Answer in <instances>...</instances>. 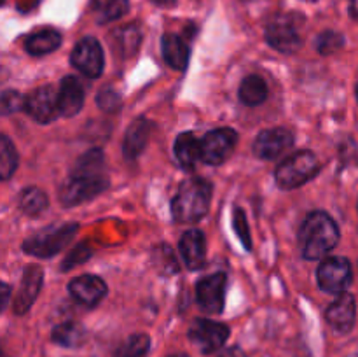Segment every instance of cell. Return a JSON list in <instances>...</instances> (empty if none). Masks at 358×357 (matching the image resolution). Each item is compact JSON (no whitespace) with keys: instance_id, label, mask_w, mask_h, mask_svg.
Returning <instances> with one entry per match:
<instances>
[{"instance_id":"24","label":"cell","mask_w":358,"mask_h":357,"mask_svg":"<svg viewBox=\"0 0 358 357\" xmlns=\"http://www.w3.org/2000/svg\"><path fill=\"white\" fill-rule=\"evenodd\" d=\"M84 338H86V329L79 322H63L52 329V342L66 349H76L83 345Z\"/></svg>"},{"instance_id":"19","label":"cell","mask_w":358,"mask_h":357,"mask_svg":"<svg viewBox=\"0 0 358 357\" xmlns=\"http://www.w3.org/2000/svg\"><path fill=\"white\" fill-rule=\"evenodd\" d=\"M150 130H152V125L147 119H135L129 125V128L126 130L124 144H122V153H124L126 160L133 161L142 154L149 142Z\"/></svg>"},{"instance_id":"31","label":"cell","mask_w":358,"mask_h":357,"mask_svg":"<svg viewBox=\"0 0 358 357\" xmlns=\"http://www.w3.org/2000/svg\"><path fill=\"white\" fill-rule=\"evenodd\" d=\"M233 224L234 230H236V234L240 237L241 244L247 251H252V237H250V230H248L247 224V217H245V212L241 209H234L233 212Z\"/></svg>"},{"instance_id":"11","label":"cell","mask_w":358,"mask_h":357,"mask_svg":"<svg viewBox=\"0 0 358 357\" xmlns=\"http://www.w3.org/2000/svg\"><path fill=\"white\" fill-rule=\"evenodd\" d=\"M226 273L205 276L196 284V301L206 314H220L226 301Z\"/></svg>"},{"instance_id":"5","label":"cell","mask_w":358,"mask_h":357,"mask_svg":"<svg viewBox=\"0 0 358 357\" xmlns=\"http://www.w3.org/2000/svg\"><path fill=\"white\" fill-rule=\"evenodd\" d=\"M229 338V328L210 318H196L189 329V340L201 354H212L224 346Z\"/></svg>"},{"instance_id":"8","label":"cell","mask_w":358,"mask_h":357,"mask_svg":"<svg viewBox=\"0 0 358 357\" xmlns=\"http://www.w3.org/2000/svg\"><path fill=\"white\" fill-rule=\"evenodd\" d=\"M266 41L273 49L285 55H292L303 46L299 28L290 16H280L273 20L266 28Z\"/></svg>"},{"instance_id":"33","label":"cell","mask_w":358,"mask_h":357,"mask_svg":"<svg viewBox=\"0 0 358 357\" xmlns=\"http://www.w3.org/2000/svg\"><path fill=\"white\" fill-rule=\"evenodd\" d=\"M96 104L100 105L103 111H117L121 107V98L114 90H101L100 94L96 97Z\"/></svg>"},{"instance_id":"35","label":"cell","mask_w":358,"mask_h":357,"mask_svg":"<svg viewBox=\"0 0 358 357\" xmlns=\"http://www.w3.org/2000/svg\"><path fill=\"white\" fill-rule=\"evenodd\" d=\"M350 13H352V16L358 20V0H352V4H350Z\"/></svg>"},{"instance_id":"2","label":"cell","mask_w":358,"mask_h":357,"mask_svg":"<svg viewBox=\"0 0 358 357\" xmlns=\"http://www.w3.org/2000/svg\"><path fill=\"white\" fill-rule=\"evenodd\" d=\"M301 248L306 259H322L339 241V227L327 212L315 210L304 220L299 233Z\"/></svg>"},{"instance_id":"13","label":"cell","mask_w":358,"mask_h":357,"mask_svg":"<svg viewBox=\"0 0 358 357\" xmlns=\"http://www.w3.org/2000/svg\"><path fill=\"white\" fill-rule=\"evenodd\" d=\"M294 146V135L285 128L264 130L254 142V153L262 160H275Z\"/></svg>"},{"instance_id":"9","label":"cell","mask_w":358,"mask_h":357,"mask_svg":"<svg viewBox=\"0 0 358 357\" xmlns=\"http://www.w3.org/2000/svg\"><path fill=\"white\" fill-rule=\"evenodd\" d=\"M238 133L231 128H217L201 139V161L206 164H220L233 153Z\"/></svg>"},{"instance_id":"18","label":"cell","mask_w":358,"mask_h":357,"mask_svg":"<svg viewBox=\"0 0 358 357\" xmlns=\"http://www.w3.org/2000/svg\"><path fill=\"white\" fill-rule=\"evenodd\" d=\"M58 100H59V111H62V115H66V118L76 115L77 112L83 108L84 88L77 77L73 76L63 77L58 90Z\"/></svg>"},{"instance_id":"28","label":"cell","mask_w":358,"mask_h":357,"mask_svg":"<svg viewBox=\"0 0 358 357\" xmlns=\"http://www.w3.org/2000/svg\"><path fill=\"white\" fill-rule=\"evenodd\" d=\"M150 338L143 332L138 335H131L117 350H115L114 357H145L149 352Z\"/></svg>"},{"instance_id":"14","label":"cell","mask_w":358,"mask_h":357,"mask_svg":"<svg viewBox=\"0 0 358 357\" xmlns=\"http://www.w3.org/2000/svg\"><path fill=\"white\" fill-rule=\"evenodd\" d=\"M69 293L77 303L96 307L107 294V284L96 275H80L69 284Z\"/></svg>"},{"instance_id":"36","label":"cell","mask_w":358,"mask_h":357,"mask_svg":"<svg viewBox=\"0 0 358 357\" xmlns=\"http://www.w3.org/2000/svg\"><path fill=\"white\" fill-rule=\"evenodd\" d=\"M157 4H163V6H166V4H173L175 0H156Z\"/></svg>"},{"instance_id":"10","label":"cell","mask_w":358,"mask_h":357,"mask_svg":"<svg viewBox=\"0 0 358 357\" xmlns=\"http://www.w3.org/2000/svg\"><path fill=\"white\" fill-rule=\"evenodd\" d=\"M318 286L329 294H343L352 282V266L346 258H329L318 266Z\"/></svg>"},{"instance_id":"16","label":"cell","mask_w":358,"mask_h":357,"mask_svg":"<svg viewBox=\"0 0 358 357\" xmlns=\"http://www.w3.org/2000/svg\"><path fill=\"white\" fill-rule=\"evenodd\" d=\"M42 280H44V273H42L41 266H30V268L24 270L20 290H17L16 298H14V312L17 315L30 310L31 303L35 301L42 287Z\"/></svg>"},{"instance_id":"38","label":"cell","mask_w":358,"mask_h":357,"mask_svg":"<svg viewBox=\"0 0 358 357\" xmlns=\"http://www.w3.org/2000/svg\"><path fill=\"white\" fill-rule=\"evenodd\" d=\"M350 357H358V354H352V356H350Z\"/></svg>"},{"instance_id":"4","label":"cell","mask_w":358,"mask_h":357,"mask_svg":"<svg viewBox=\"0 0 358 357\" xmlns=\"http://www.w3.org/2000/svg\"><path fill=\"white\" fill-rule=\"evenodd\" d=\"M320 172V161L311 150H299L280 163L276 168V184L282 189H296L306 184Z\"/></svg>"},{"instance_id":"22","label":"cell","mask_w":358,"mask_h":357,"mask_svg":"<svg viewBox=\"0 0 358 357\" xmlns=\"http://www.w3.org/2000/svg\"><path fill=\"white\" fill-rule=\"evenodd\" d=\"M59 44H62L59 31L52 30V28H44V30H38L35 34L28 35V38L24 41V49L31 56H42L58 49Z\"/></svg>"},{"instance_id":"12","label":"cell","mask_w":358,"mask_h":357,"mask_svg":"<svg viewBox=\"0 0 358 357\" xmlns=\"http://www.w3.org/2000/svg\"><path fill=\"white\" fill-rule=\"evenodd\" d=\"M24 111L31 115L37 122H51L55 121L58 115H62L59 111V100L58 93L52 86H42L31 91L24 102Z\"/></svg>"},{"instance_id":"15","label":"cell","mask_w":358,"mask_h":357,"mask_svg":"<svg viewBox=\"0 0 358 357\" xmlns=\"http://www.w3.org/2000/svg\"><path fill=\"white\" fill-rule=\"evenodd\" d=\"M355 315H357V304L355 298L352 294H339L338 300L327 308V322L331 324L332 329L338 332H350L352 331L353 324H355Z\"/></svg>"},{"instance_id":"34","label":"cell","mask_w":358,"mask_h":357,"mask_svg":"<svg viewBox=\"0 0 358 357\" xmlns=\"http://www.w3.org/2000/svg\"><path fill=\"white\" fill-rule=\"evenodd\" d=\"M220 357H245V352L240 346H231V349L224 350V354H220Z\"/></svg>"},{"instance_id":"27","label":"cell","mask_w":358,"mask_h":357,"mask_svg":"<svg viewBox=\"0 0 358 357\" xmlns=\"http://www.w3.org/2000/svg\"><path fill=\"white\" fill-rule=\"evenodd\" d=\"M49 205V200L45 196L44 191H41L38 188H28L21 192L20 196V206L27 216H41Z\"/></svg>"},{"instance_id":"17","label":"cell","mask_w":358,"mask_h":357,"mask_svg":"<svg viewBox=\"0 0 358 357\" xmlns=\"http://www.w3.org/2000/svg\"><path fill=\"white\" fill-rule=\"evenodd\" d=\"M180 254L189 270L201 268L206 255L205 234L199 230H189L180 238Z\"/></svg>"},{"instance_id":"3","label":"cell","mask_w":358,"mask_h":357,"mask_svg":"<svg viewBox=\"0 0 358 357\" xmlns=\"http://www.w3.org/2000/svg\"><path fill=\"white\" fill-rule=\"evenodd\" d=\"M212 202V184L205 178H189L178 188L171 202V216L177 223H196L203 219Z\"/></svg>"},{"instance_id":"26","label":"cell","mask_w":358,"mask_h":357,"mask_svg":"<svg viewBox=\"0 0 358 357\" xmlns=\"http://www.w3.org/2000/svg\"><path fill=\"white\" fill-rule=\"evenodd\" d=\"M110 42H114L115 49L121 56H131L135 55V51L140 46V30L135 24H129V27L119 28L114 34V38Z\"/></svg>"},{"instance_id":"25","label":"cell","mask_w":358,"mask_h":357,"mask_svg":"<svg viewBox=\"0 0 358 357\" xmlns=\"http://www.w3.org/2000/svg\"><path fill=\"white\" fill-rule=\"evenodd\" d=\"M128 7V0H91V10L96 16L98 23L101 24L124 16Z\"/></svg>"},{"instance_id":"30","label":"cell","mask_w":358,"mask_h":357,"mask_svg":"<svg viewBox=\"0 0 358 357\" xmlns=\"http://www.w3.org/2000/svg\"><path fill=\"white\" fill-rule=\"evenodd\" d=\"M345 44V37L338 31H324L322 35H318L317 38V51L320 55H332V52L339 51Z\"/></svg>"},{"instance_id":"39","label":"cell","mask_w":358,"mask_h":357,"mask_svg":"<svg viewBox=\"0 0 358 357\" xmlns=\"http://www.w3.org/2000/svg\"><path fill=\"white\" fill-rule=\"evenodd\" d=\"M357 98H358V86H357Z\"/></svg>"},{"instance_id":"1","label":"cell","mask_w":358,"mask_h":357,"mask_svg":"<svg viewBox=\"0 0 358 357\" xmlns=\"http://www.w3.org/2000/svg\"><path fill=\"white\" fill-rule=\"evenodd\" d=\"M103 154L100 149H91L77 161L76 168L59 191V200L65 206H76L87 202L107 189L108 181L103 174Z\"/></svg>"},{"instance_id":"32","label":"cell","mask_w":358,"mask_h":357,"mask_svg":"<svg viewBox=\"0 0 358 357\" xmlns=\"http://www.w3.org/2000/svg\"><path fill=\"white\" fill-rule=\"evenodd\" d=\"M24 102L27 98L21 97V93L13 90H7L2 93V114H13V112H17L20 108L24 107Z\"/></svg>"},{"instance_id":"20","label":"cell","mask_w":358,"mask_h":357,"mask_svg":"<svg viewBox=\"0 0 358 357\" xmlns=\"http://www.w3.org/2000/svg\"><path fill=\"white\" fill-rule=\"evenodd\" d=\"M161 49H163V58L171 69L184 70L189 63V46L185 44L184 38L175 34H166L161 41Z\"/></svg>"},{"instance_id":"6","label":"cell","mask_w":358,"mask_h":357,"mask_svg":"<svg viewBox=\"0 0 358 357\" xmlns=\"http://www.w3.org/2000/svg\"><path fill=\"white\" fill-rule=\"evenodd\" d=\"M76 231L77 224H65V226L56 227L48 233H41L30 238V240L24 241L23 248L27 254L35 255V258H49V255H55L56 252L65 248L72 241Z\"/></svg>"},{"instance_id":"23","label":"cell","mask_w":358,"mask_h":357,"mask_svg":"<svg viewBox=\"0 0 358 357\" xmlns=\"http://www.w3.org/2000/svg\"><path fill=\"white\" fill-rule=\"evenodd\" d=\"M268 98V84L261 76H248L240 84V100L248 107L261 105Z\"/></svg>"},{"instance_id":"37","label":"cell","mask_w":358,"mask_h":357,"mask_svg":"<svg viewBox=\"0 0 358 357\" xmlns=\"http://www.w3.org/2000/svg\"><path fill=\"white\" fill-rule=\"evenodd\" d=\"M170 357H189V356H185V354H173V356Z\"/></svg>"},{"instance_id":"29","label":"cell","mask_w":358,"mask_h":357,"mask_svg":"<svg viewBox=\"0 0 358 357\" xmlns=\"http://www.w3.org/2000/svg\"><path fill=\"white\" fill-rule=\"evenodd\" d=\"M17 168V153L14 149L13 142L9 136L2 135L0 136V175L3 181L10 177Z\"/></svg>"},{"instance_id":"7","label":"cell","mask_w":358,"mask_h":357,"mask_svg":"<svg viewBox=\"0 0 358 357\" xmlns=\"http://www.w3.org/2000/svg\"><path fill=\"white\" fill-rule=\"evenodd\" d=\"M70 62L76 66L79 72L90 79H96L103 74L105 65V56L103 49H101L100 42L93 37H84L73 48Z\"/></svg>"},{"instance_id":"21","label":"cell","mask_w":358,"mask_h":357,"mask_svg":"<svg viewBox=\"0 0 358 357\" xmlns=\"http://www.w3.org/2000/svg\"><path fill=\"white\" fill-rule=\"evenodd\" d=\"M175 156L184 168L191 170L201 160V140L194 133H180L175 140Z\"/></svg>"}]
</instances>
